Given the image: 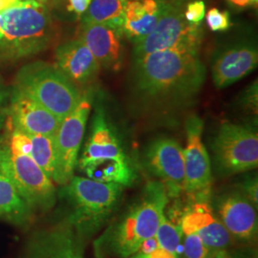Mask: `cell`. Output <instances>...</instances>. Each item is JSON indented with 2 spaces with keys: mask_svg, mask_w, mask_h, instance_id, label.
Listing matches in <instances>:
<instances>
[{
  "mask_svg": "<svg viewBox=\"0 0 258 258\" xmlns=\"http://www.w3.org/2000/svg\"><path fill=\"white\" fill-rule=\"evenodd\" d=\"M161 15V0H127L122 34L133 42L149 35Z\"/></svg>",
  "mask_w": 258,
  "mask_h": 258,
  "instance_id": "d6986e66",
  "label": "cell"
},
{
  "mask_svg": "<svg viewBox=\"0 0 258 258\" xmlns=\"http://www.w3.org/2000/svg\"><path fill=\"white\" fill-rule=\"evenodd\" d=\"M122 32L104 24H82L79 38L88 47L102 68L117 71L121 67Z\"/></svg>",
  "mask_w": 258,
  "mask_h": 258,
  "instance_id": "2e32d148",
  "label": "cell"
},
{
  "mask_svg": "<svg viewBox=\"0 0 258 258\" xmlns=\"http://www.w3.org/2000/svg\"><path fill=\"white\" fill-rule=\"evenodd\" d=\"M192 233H196L213 253L226 250L232 242V236L222 222L216 218L212 208L201 212L194 222Z\"/></svg>",
  "mask_w": 258,
  "mask_h": 258,
  "instance_id": "44dd1931",
  "label": "cell"
},
{
  "mask_svg": "<svg viewBox=\"0 0 258 258\" xmlns=\"http://www.w3.org/2000/svg\"><path fill=\"white\" fill-rule=\"evenodd\" d=\"M200 25L187 22L181 3L161 0V15L153 31L134 42V59L182 44L202 43Z\"/></svg>",
  "mask_w": 258,
  "mask_h": 258,
  "instance_id": "ba28073f",
  "label": "cell"
},
{
  "mask_svg": "<svg viewBox=\"0 0 258 258\" xmlns=\"http://www.w3.org/2000/svg\"><path fill=\"white\" fill-rule=\"evenodd\" d=\"M20 0H0V12L17 4Z\"/></svg>",
  "mask_w": 258,
  "mask_h": 258,
  "instance_id": "e575fe53",
  "label": "cell"
},
{
  "mask_svg": "<svg viewBox=\"0 0 258 258\" xmlns=\"http://www.w3.org/2000/svg\"><path fill=\"white\" fill-rule=\"evenodd\" d=\"M242 188L244 191L242 194H244L247 198H249L255 207H257V179L256 178L248 179L243 184Z\"/></svg>",
  "mask_w": 258,
  "mask_h": 258,
  "instance_id": "f546056e",
  "label": "cell"
},
{
  "mask_svg": "<svg viewBox=\"0 0 258 258\" xmlns=\"http://www.w3.org/2000/svg\"><path fill=\"white\" fill-rule=\"evenodd\" d=\"M243 103L248 110L257 113V83L255 82L249 86L244 95Z\"/></svg>",
  "mask_w": 258,
  "mask_h": 258,
  "instance_id": "f1b7e54d",
  "label": "cell"
},
{
  "mask_svg": "<svg viewBox=\"0 0 258 258\" xmlns=\"http://www.w3.org/2000/svg\"><path fill=\"white\" fill-rule=\"evenodd\" d=\"M79 237L66 221L36 231L28 240L20 258H83Z\"/></svg>",
  "mask_w": 258,
  "mask_h": 258,
  "instance_id": "4fadbf2b",
  "label": "cell"
},
{
  "mask_svg": "<svg viewBox=\"0 0 258 258\" xmlns=\"http://www.w3.org/2000/svg\"><path fill=\"white\" fill-rule=\"evenodd\" d=\"M168 198L161 181L148 183L138 202L97 240V250L120 258L132 256L144 240L155 236Z\"/></svg>",
  "mask_w": 258,
  "mask_h": 258,
  "instance_id": "7a4b0ae2",
  "label": "cell"
},
{
  "mask_svg": "<svg viewBox=\"0 0 258 258\" xmlns=\"http://www.w3.org/2000/svg\"><path fill=\"white\" fill-rule=\"evenodd\" d=\"M37 1H39V2H42V3H46V2H48L49 0H37Z\"/></svg>",
  "mask_w": 258,
  "mask_h": 258,
  "instance_id": "74e56055",
  "label": "cell"
},
{
  "mask_svg": "<svg viewBox=\"0 0 258 258\" xmlns=\"http://www.w3.org/2000/svg\"><path fill=\"white\" fill-rule=\"evenodd\" d=\"M184 19L194 25H200L206 16V5L203 0H194L187 3L184 10Z\"/></svg>",
  "mask_w": 258,
  "mask_h": 258,
  "instance_id": "4316f807",
  "label": "cell"
},
{
  "mask_svg": "<svg viewBox=\"0 0 258 258\" xmlns=\"http://www.w3.org/2000/svg\"><path fill=\"white\" fill-rule=\"evenodd\" d=\"M184 254L185 258H212L215 255L196 233L185 235Z\"/></svg>",
  "mask_w": 258,
  "mask_h": 258,
  "instance_id": "d4e9b609",
  "label": "cell"
},
{
  "mask_svg": "<svg viewBox=\"0 0 258 258\" xmlns=\"http://www.w3.org/2000/svg\"><path fill=\"white\" fill-rule=\"evenodd\" d=\"M0 169L35 212H47L54 207L55 184L30 155L0 147Z\"/></svg>",
  "mask_w": 258,
  "mask_h": 258,
  "instance_id": "52a82bcc",
  "label": "cell"
},
{
  "mask_svg": "<svg viewBox=\"0 0 258 258\" xmlns=\"http://www.w3.org/2000/svg\"><path fill=\"white\" fill-rule=\"evenodd\" d=\"M214 161L225 175H233L256 168L258 135L247 125L224 122L212 144Z\"/></svg>",
  "mask_w": 258,
  "mask_h": 258,
  "instance_id": "9c48e42d",
  "label": "cell"
},
{
  "mask_svg": "<svg viewBox=\"0 0 258 258\" xmlns=\"http://www.w3.org/2000/svg\"><path fill=\"white\" fill-rule=\"evenodd\" d=\"M78 166L88 178L116 183L123 187L133 184L136 174L125 155L116 131L101 108L93 117L91 132Z\"/></svg>",
  "mask_w": 258,
  "mask_h": 258,
  "instance_id": "277c9868",
  "label": "cell"
},
{
  "mask_svg": "<svg viewBox=\"0 0 258 258\" xmlns=\"http://www.w3.org/2000/svg\"><path fill=\"white\" fill-rule=\"evenodd\" d=\"M10 150L15 153L27 154L31 153V140L27 134L15 129L10 144Z\"/></svg>",
  "mask_w": 258,
  "mask_h": 258,
  "instance_id": "83f0119b",
  "label": "cell"
},
{
  "mask_svg": "<svg viewBox=\"0 0 258 258\" xmlns=\"http://www.w3.org/2000/svg\"><path fill=\"white\" fill-rule=\"evenodd\" d=\"M127 0H92L83 15V24H104L122 32Z\"/></svg>",
  "mask_w": 258,
  "mask_h": 258,
  "instance_id": "7402d4cb",
  "label": "cell"
},
{
  "mask_svg": "<svg viewBox=\"0 0 258 258\" xmlns=\"http://www.w3.org/2000/svg\"><path fill=\"white\" fill-rule=\"evenodd\" d=\"M157 248H159L158 240H157L156 236H152V237H149L148 239L143 241V243L139 247L137 252L141 254L148 255L152 251H154Z\"/></svg>",
  "mask_w": 258,
  "mask_h": 258,
  "instance_id": "1f68e13d",
  "label": "cell"
},
{
  "mask_svg": "<svg viewBox=\"0 0 258 258\" xmlns=\"http://www.w3.org/2000/svg\"><path fill=\"white\" fill-rule=\"evenodd\" d=\"M203 127V120L196 115L188 117L185 122L184 194L191 202H209L212 194V166L202 142Z\"/></svg>",
  "mask_w": 258,
  "mask_h": 258,
  "instance_id": "30bf717a",
  "label": "cell"
},
{
  "mask_svg": "<svg viewBox=\"0 0 258 258\" xmlns=\"http://www.w3.org/2000/svg\"><path fill=\"white\" fill-rule=\"evenodd\" d=\"M228 2L238 9H243L249 6V0H228Z\"/></svg>",
  "mask_w": 258,
  "mask_h": 258,
  "instance_id": "836d02e7",
  "label": "cell"
},
{
  "mask_svg": "<svg viewBox=\"0 0 258 258\" xmlns=\"http://www.w3.org/2000/svg\"><path fill=\"white\" fill-rule=\"evenodd\" d=\"M256 208L242 192L225 195L217 202L222 224L232 237L244 241L253 240L257 235Z\"/></svg>",
  "mask_w": 258,
  "mask_h": 258,
  "instance_id": "9a60e30c",
  "label": "cell"
},
{
  "mask_svg": "<svg viewBox=\"0 0 258 258\" xmlns=\"http://www.w3.org/2000/svg\"><path fill=\"white\" fill-rule=\"evenodd\" d=\"M91 108L89 96L84 95L77 107L59 124L55 135L56 168L53 182L55 184L63 186L74 176Z\"/></svg>",
  "mask_w": 258,
  "mask_h": 258,
  "instance_id": "8fae6325",
  "label": "cell"
},
{
  "mask_svg": "<svg viewBox=\"0 0 258 258\" xmlns=\"http://www.w3.org/2000/svg\"><path fill=\"white\" fill-rule=\"evenodd\" d=\"M52 20L44 3L20 0L0 12V58L19 59L46 49Z\"/></svg>",
  "mask_w": 258,
  "mask_h": 258,
  "instance_id": "3957f363",
  "label": "cell"
},
{
  "mask_svg": "<svg viewBox=\"0 0 258 258\" xmlns=\"http://www.w3.org/2000/svg\"><path fill=\"white\" fill-rule=\"evenodd\" d=\"M258 0H249V6L257 7Z\"/></svg>",
  "mask_w": 258,
  "mask_h": 258,
  "instance_id": "8d00e7d4",
  "label": "cell"
},
{
  "mask_svg": "<svg viewBox=\"0 0 258 258\" xmlns=\"http://www.w3.org/2000/svg\"><path fill=\"white\" fill-rule=\"evenodd\" d=\"M122 189L123 186L116 183L73 176L60 194L69 207L66 222L79 236L92 235L117 208Z\"/></svg>",
  "mask_w": 258,
  "mask_h": 258,
  "instance_id": "5b68a950",
  "label": "cell"
},
{
  "mask_svg": "<svg viewBox=\"0 0 258 258\" xmlns=\"http://www.w3.org/2000/svg\"><path fill=\"white\" fill-rule=\"evenodd\" d=\"M182 230L179 225L169 220L164 213L157 230L156 236L159 247L177 254L179 246L181 244Z\"/></svg>",
  "mask_w": 258,
  "mask_h": 258,
  "instance_id": "cb8c5ba5",
  "label": "cell"
},
{
  "mask_svg": "<svg viewBox=\"0 0 258 258\" xmlns=\"http://www.w3.org/2000/svg\"><path fill=\"white\" fill-rule=\"evenodd\" d=\"M92 0H68V10L78 17H83Z\"/></svg>",
  "mask_w": 258,
  "mask_h": 258,
  "instance_id": "4dcf8cb0",
  "label": "cell"
},
{
  "mask_svg": "<svg viewBox=\"0 0 258 258\" xmlns=\"http://www.w3.org/2000/svg\"><path fill=\"white\" fill-rule=\"evenodd\" d=\"M16 88L60 121L74 110L83 97L77 85L56 66L41 61L20 69L16 78Z\"/></svg>",
  "mask_w": 258,
  "mask_h": 258,
  "instance_id": "8992f818",
  "label": "cell"
},
{
  "mask_svg": "<svg viewBox=\"0 0 258 258\" xmlns=\"http://www.w3.org/2000/svg\"><path fill=\"white\" fill-rule=\"evenodd\" d=\"M205 17L208 26L213 32H224L231 28V19L229 12L212 8Z\"/></svg>",
  "mask_w": 258,
  "mask_h": 258,
  "instance_id": "484cf974",
  "label": "cell"
},
{
  "mask_svg": "<svg viewBox=\"0 0 258 258\" xmlns=\"http://www.w3.org/2000/svg\"><path fill=\"white\" fill-rule=\"evenodd\" d=\"M55 66L75 84H87L99 74L101 66L81 38L59 45L55 50Z\"/></svg>",
  "mask_w": 258,
  "mask_h": 258,
  "instance_id": "ac0fdd59",
  "label": "cell"
},
{
  "mask_svg": "<svg viewBox=\"0 0 258 258\" xmlns=\"http://www.w3.org/2000/svg\"><path fill=\"white\" fill-rule=\"evenodd\" d=\"M148 169L166 187L168 197L184 194V149L172 138L161 137L148 146L146 152Z\"/></svg>",
  "mask_w": 258,
  "mask_h": 258,
  "instance_id": "7c38bea8",
  "label": "cell"
},
{
  "mask_svg": "<svg viewBox=\"0 0 258 258\" xmlns=\"http://www.w3.org/2000/svg\"><path fill=\"white\" fill-rule=\"evenodd\" d=\"M11 115L15 129L29 135L55 136L60 120L24 93L17 91Z\"/></svg>",
  "mask_w": 258,
  "mask_h": 258,
  "instance_id": "e0dca14e",
  "label": "cell"
},
{
  "mask_svg": "<svg viewBox=\"0 0 258 258\" xmlns=\"http://www.w3.org/2000/svg\"><path fill=\"white\" fill-rule=\"evenodd\" d=\"M258 63L257 47L248 41L227 47L214 56L212 64L213 83L218 89L240 81L252 72Z\"/></svg>",
  "mask_w": 258,
  "mask_h": 258,
  "instance_id": "5bb4252c",
  "label": "cell"
},
{
  "mask_svg": "<svg viewBox=\"0 0 258 258\" xmlns=\"http://www.w3.org/2000/svg\"><path fill=\"white\" fill-rule=\"evenodd\" d=\"M212 258H233L230 253H228L226 250L218 251Z\"/></svg>",
  "mask_w": 258,
  "mask_h": 258,
  "instance_id": "d590c367",
  "label": "cell"
},
{
  "mask_svg": "<svg viewBox=\"0 0 258 258\" xmlns=\"http://www.w3.org/2000/svg\"><path fill=\"white\" fill-rule=\"evenodd\" d=\"M148 258H178V256L175 253H172L168 250L159 247L150 254H148Z\"/></svg>",
  "mask_w": 258,
  "mask_h": 258,
  "instance_id": "d6a6232c",
  "label": "cell"
},
{
  "mask_svg": "<svg viewBox=\"0 0 258 258\" xmlns=\"http://www.w3.org/2000/svg\"><path fill=\"white\" fill-rule=\"evenodd\" d=\"M35 213L0 169V220L19 228H27L34 220Z\"/></svg>",
  "mask_w": 258,
  "mask_h": 258,
  "instance_id": "ffe728a7",
  "label": "cell"
},
{
  "mask_svg": "<svg viewBox=\"0 0 258 258\" xmlns=\"http://www.w3.org/2000/svg\"><path fill=\"white\" fill-rule=\"evenodd\" d=\"M29 137L31 140L30 156L53 181L56 168L55 136L29 135Z\"/></svg>",
  "mask_w": 258,
  "mask_h": 258,
  "instance_id": "603a6c76",
  "label": "cell"
},
{
  "mask_svg": "<svg viewBox=\"0 0 258 258\" xmlns=\"http://www.w3.org/2000/svg\"><path fill=\"white\" fill-rule=\"evenodd\" d=\"M199 44H182L135 59L134 84L146 101L181 103L194 98L206 80Z\"/></svg>",
  "mask_w": 258,
  "mask_h": 258,
  "instance_id": "6da1fadb",
  "label": "cell"
}]
</instances>
